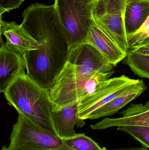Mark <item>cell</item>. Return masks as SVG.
Segmentation results:
<instances>
[{"label": "cell", "mask_w": 149, "mask_h": 150, "mask_svg": "<svg viewBox=\"0 0 149 150\" xmlns=\"http://www.w3.org/2000/svg\"><path fill=\"white\" fill-rule=\"evenodd\" d=\"M21 25L39 45L24 57L26 74L49 90L69 59V44L55 5L33 4L22 13Z\"/></svg>", "instance_id": "1"}, {"label": "cell", "mask_w": 149, "mask_h": 150, "mask_svg": "<svg viewBox=\"0 0 149 150\" xmlns=\"http://www.w3.org/2000/svg\"><path fill=\"white\" fill-rule=\"evenodd\" d=\"M3 93L8 104L18 114L58 136L52 121V104L49 90L33 81L26 72L14 79Z\"/></svg>", "instance_id": "2"}, {"label": "cell", "mask_w": 149, "mask_h": 150, "mask_svg": "<svg viewBox=\"0 0 149 150\" xmlns=\"http://www.w3.org/2000/svg\"><path fill=\"white\" fill-rule=\"evenodd\" d=\"M113 74H83L64 66L49 90L52 111L60 110L92 95Z\"/></svg>", "instance_id": "3"}, {"label": "cell", "mask_w": 149, "mask_h": 150, "mask_svg": "<svg viewBox=\"0 0 149 150\" xmlns=\"http://www.w3.org/2000/svg\"><path fill=\"white\" fill-rule=\"evenodd\" d=\"M94 3L88 0H55L70 51L85 43L94 22Z\"/></svg>", "instance_id": "4"}, {"label": "cell", "mask_w": 149, "mask_h": 150, "mask_svg": "<svg viewBox=\"0 0 149 150\" xmlns=\"http://www.w3.org/2000/svg\"><path fill=\"white\" fill-rule=\"evenodd\" d=\"M127 0H95L92 16L98 28L127 54L129 47L125 23Z\"/></svg>", "instance_id": "5"}, {"label": "cell", "mask_w": 149, "mask_h": 150, "mask_svg": "<svg viewBox=\"0 0 149 150\" xmlns=\"http://www.w3.org/2000/svg\"><path fill=\"white\" fill-rule=\"evenodd\" d=\"M9 150H57L63 140L18 114L10 134Z\"/></svg>", "instance_id": "6"}, {"label": "cell", "mask_w": 149, "mask_h": 150, "mask_svg": "<svg viewBox=\"0 0 149 150\" xmlns=\"http://www.w3.org/2000/svg\"><path fill=\"white\" fill-rule=\"evenodd\" d=\"M139 79H132L125 75L110 78L95 92L78 102V114L85 120L89 114L107 104L115 97L130 91Z\"/></svg>", "instance_id": "7"}, {"label": "cell", "mask_w": 149, "mask_h": 150, "mask_svg": "<svg viewBox=\"0 0 149 150\" xmlns=\"http://www.w3.org/2000/svg\"><path fill=\"white\" fill-rule=\"evenodd\" d=\"M65 66L74 72L86 75L97 73L114 74L115 67L94 47L87 43L70 51Z\"/></svg>", "instance_id": "8"}, {"label": "cell", "mask_w": 149, "mask_h": 150, "mask_svg": "<svg viewBox=\"0 0 149 150\" xmlns=\"http://www.w3.org/2000/svg\"><path fill=\"white\" fill-rule=\"evenodd\" d=\"M1 36L6 39V47L17 54L24 57L31 51L39 49V45L21 25L15 22H8L0 19Z\"/></svg>", "instance_id": "9"}, {"label": "cell", "mask_w": 149, "mask_h": 150, "mask_svg": "<svg viewBox=\"0 0 149 150\" xmlns=\"http://www.w3.org/2000/svg\"><path fill=\"white\" fill-rule=\"evenodd\" d=\"M120 114L122 115L120 118H105L91 125V128L102 130L122 126L149 127V101L144 104H132Z\"/></svg>", "instance_id": "10"}, {"label": "cell", "mask_w": 149, "mask_h": 150, "mask_svg": "<svg viewBox=\"0 0 149 150\" xmlns=\"http://www.w3.org/2000/svg\"><path fill=\"white\" fill-rule=\"evenodd\" d=\"M26 72L23 56L6 47L1 37L0 48V92L3 93L11 82L18 76Z\"/></svg>", "instance_id": "11"}, {"label": "cell", "mask_w": 149, "mask_h": 150, "mask_svg": "<svg viewBox=\"0 0 149 150\" xmlns=\"http://www.w3.org/2000/svg\"><path fill=\"white\" fill-rule=\"evenodd\" d=\"M94 47L111 64L116 67L126 59L127 54L123 52L112 40L98 28L94 21L85 43Z\"/></svg>", "instance_id": "12"}, {"label": "cell", "mask_w": 149, "mask_h": 150, "mask_svg": "<svg viewBox=\"0 0 149 150\" xmlns=\"http://www.w3.org/2000/svg\"><path fill=\"white\" fill-rule=\"evenodd\" d=\"M52 119L57 134L62 140L76 135L75 126L81 128L85 125L84 120L78 116V102L64 107L60 110L52 111Z\"/></svg>", "instance_id": "13"}, {"label": "cell", "mask_w": 149, "mask_h": 150, "mask_svg": "<svg viewBox=\"0 0 149 150\" xmlns=\"http://www.w3.org/2000/svg\"><path fill=\"white\" fill-rule=\"evenodd\" d=\"M146 88L147 86L144 81L139 80L130 91L115 97L107 104L94 110L88 115L85 120L98 119L114 114L129 102L139 97Z\"/></svg>", "instance_id": "14"}, {"label": "cell", "mask_w": 149, "mask_h": 150, "mask_svg": "<svg viewBox=\"0 0 149 150\" xmlns=\"http://www.w3.org/2000/svg\"><path fill=\"white\" fill-rule=\"evenodd\" d=\"M149 16V1L146 0H127L125 23L127 35L140 30Z\"/></svg>", "instance_id": "15"}, {"label": "cell", "mask_w": 149, "mask_h": 150, "mask_svg": "<svg viewBox=\"0 0 149 150\" xmlns=\"http://www.w3.org/2000/svg\"><path fill=\"white\" fill-rule=\"evenodd\" d=\"M63 140V145L57 150H106L84 134Z\"/></svg>", "instance_id": "16"}, {"label": "cell", "mask_w": 149, "mask_h": 150, "mask_svg": "<svg viewBox=\"0 0 149 150\" xmlns=\"http://www.w3.org/2000/svg\"><path fill=\"white\" fill-rule=\"evenodd\" d=\"M125 61L136 75L149 79V56L128 52Z\"/></svg>", "instance_id": "17"}, {"label": "cell", "mask_w": 149, "mask_h": 150, "mask_svg": "<svg viewBox=\"0 0 149 150\" xmlns=\"http://www.w3.org/2000/svg\"><path fill=\"white\" fill-rule=\"evenodd\" d=\"M117 130L129 134L149 149V127L122 126L117 127Z\"/></svg>", "instance_id": "18"}, {"label": "cell", "mask_w": 149, "mask_h": 150, "mask_svg": "<svg viewBox=\"0 0 149 150\" xmlns=\"http://www.w3.org/2000/svg\"><path fill=\"white\" fill-rule=\"evenodd\" d=\"M129 50L135 47L149 43V28L141 32L127 36ZM128 50V51H129Z\"/></svg>", "instance_id": "19"}, {"label": "cell", "mask_w": 149, "mask_h": 150, "mask_svg": "<svg viewBox=\"0 0 149 150\" xmlns=\"http://www.w3.org/2000/svg\"><path fill=\"white\" fill-rule=\"evenodd\" d=\"M22 2V0H0V15L17 8Z\"/></svg>", "instance_id": "20"}, {"label": "cell", "mask_w": 149, "mask_h": 150, "mask_svg": "<svg viewBox=\"0 0 149 150\" xmlns=\"http://www.w3.org/2000/svg\"><path fill=\"white\" fill-rule=\"evenodd\" d=\"M128 52L149 56V43L133 47Z\"/></svg>", "instance_id": "21"}, {"label": "cell", "mask_w": 149, "mask_h": 150, "mask_svg": "<svg viewBox=\"0 0 149 150\" xmlns=\"http://www.w3.org/2000/svg\"><path fill=\"white\" fill-rule=\"evenodd\" d=\"M111 150H149L147 147L143 146L141 147H133L129 148H122V149H114Z\"/></svg>", "instance_id": "22"}, {"label": "cell", "mask_w": 149, "mask_h": 150, "mask_svg": "<svg viewBox=\"0 0 149 150\" xmlns=\"http://www.w3.org/2000/svg\"><path fill=\"white\" fill-rule=\"evenodd\" d=\"M1 150H9L8 149V148L6 147V146H4L1 149Z\"/></svg>", "instance_id": "23"}, {"label": "cell", "mask_w": 149, "mask_h": 150, "mask_svg": "<svg viewBox=\"0 0 149 150\" xmlns=\"http://www.w3.org/2000/svg\"><path fill=\"white\" fill-rule=\"evenodd\" d=\"M88 1H94L95 0H88Z\"/></svg>", "instance_id": "24"}, {"label": "cell", "mask_w": 149, "mask_h": 150, "mask_svg": "<svg viewBox=\"0 0 149 150\" xmlns=\"http://www.w3.org/2000/svg\"><path fill=\"white\" fill-rule=\"evenodd\" d=\"M25 1V0H22L23 2L24 1Z\"/></svg>", "instance_id": "25"}, {"label": "cell", "mask_w": 149, "mask_h": 150, "mask_svg": "<svg viewBox=\"0 0 149 150\" xmlns=\"http://www.w3.org/2000/svg\"><path fill=\"white\" fill-rule=\"evenodd\" d=\"M146 1H149V0H146Z\"/></svg>", "instance_id": "26"}]
</instances>
